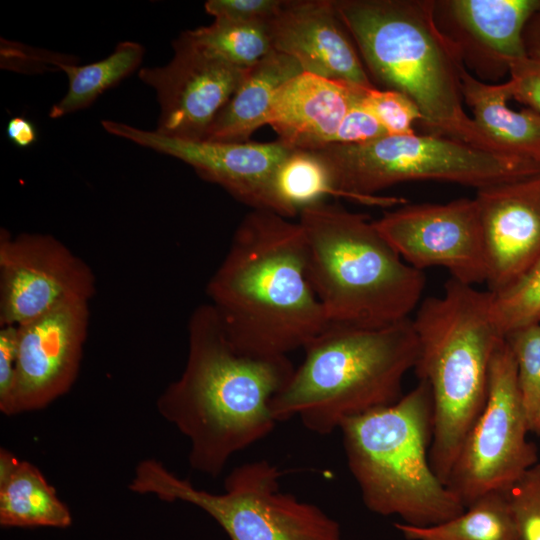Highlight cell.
Masks as SVG:
<instances>
[{
    "mask_svg": "<svg viewBox=\"0 0 540 540\" xmlns=\"http://www.w3.org/2000/svg\"><path fill=\"white\" fill-rule=\"evenodd\" d=\"M207 292L231 344L249 356L288 357L329 324L300 224L272 211L245 215Z\"/></svg>",
    "mask_w": 540,
    "mask_h": 540,
    "instance_id": "cell-1",
    "label": "cell"
},
{
    "mask_svg": "<svg viewBox=\"0 0 540 540\" xmlns=\"http://www.w3.org/2000/svg\"><path fill=\"white\" fill-rule=\"evenodd\" d=\"M188 341L184 371L160 395L157 409L189 440L190 466L216 477L232 456L273 431L271 401L295 367L288 357L237 351L211 305L195 310Z\"/></svg>",
    "mask_w": 540,
    "mask_h": 540,
    "instance_id": "cell-2",
    "label": "cell"
},
{
    "mask_svg": "<svg viewBox=\"0 0 540 540\" xmlns=\"http://www.w3.org/2000/svg\"><path fill=\"white\" fill-rule=\"evenodd\" d=\"M334 3L367 72L387 89L406 95L430 134L502 154L463 108L465 66L436 22L434 0Z\"/></svg>",
    "mask_w": 540,
    "mask_h": 540,
    "instance_id": "cell-3",
    "label": "cell"
},
{
    "mask_svg": "<svg viewBox=\"0 0 540 540\" xmlns=\"http://www.w3.org/2000/svg\"><path fill=\"white\" fill-rule=\"evenodd\" d=\"M304 351L271 412L277 423L298 418L327 435L347 419L398 401L419 343L411 318L378 327L329 323Z\"/></svg>",
    "mask_w": 540,
    "mask_h": 540,
    "instance_id": "cell-4",
    "label": "cell"
},
{
    "mask_svg": "<svg viewBox=\"0 0 540 540\" xmlns=\"http://www.w3.org/2000/svg\"><path fill=\"white\" fill-rule=\"evenodd\" d=\"M493 295L450 279L440 296L421 301L412 319L419 354L415 371L430 387L432 468L447 485L462 444L486 401L490 363L505 338Z\"/></svg>",
    "mask_w": 540,
    "mask_h": 540,
    "instance_id": "cell-5",
    "label": "cell"
},
{
    "mask_svg": "<svg viewBox=\"0 0 540 540\" xmlns=\"http://www.w3.org/2000/svg\"><path fill=\"white\" fill-rule=\"evenodd\" d=\"M298 223L328 323L378 327L410 318L424 273L399 256L368 216L323 201L301 209Z\"/></svg>",
    "mask_w": 540,
    "mask_h": 540,
    "instance_id": "cell-6",
    "label": "cell"
},
{
    "mask_svg": "<svg viewBox=\"0 0 540 540\" xmlns=\"http://www.w3.org/2000/svg\"><path fill=\"white\" fill-rule=\"evenodd\" d=\"M339 431L347 465L371 512L426 527L465 510L430 462L433 403L426 381L391 405L347 419Z\"/></svg>",
    "mask_w": 540,
    "mask_h": 540,
    "instance_id": "cell-7",
    "label": "cell"
},
{
    "mask_svg": "<svg viewBox=\"0 0 540 540\" xmlns=\"http://www.w3.org/2000/svg\"><path fill=\"white\" fill-rule=\"evenodd\" d=\"M313 151L325 161L343 198L382 207L407 202L375 195L402 182L445 181L478 190L540 176V163L430 133L386 135L364 144H330Z\"/></svg>",
    "mask_w": 540,
    "mask_h": 540,
    "instance_id": "cell-8",
    "label": "cell"
},
{
    "mask_svg": "<svg viewBox=\"0 0 540 540\" xmlns=\"http://www.w3.org/2000/svg\"><path fill=\"white\" fill-rule=\"evenodd\" d=\"M282 473L266 460L234 468L223 493L196 488L156 459L140 461L128 488L182 501L214 519L230 540H343L339 523L320 507L280 489Z\"/></svg>",
    "mask_w": 540,
    "mask_h": 540,
    "instance_id": "cell-9",
    "label": "cell"
},
{
    "mask_svg": "<svg viewBox=\"0 0 540 540\" xmlns=\"http://www.w3.org/2000/svg\"><path fill=\"white\" fill-rule=\"evenodd\" d=\"M517 380L516 361L504 338L489 369L486 401L469 430L447 486L465 507L492 492H507L538 462Z\"/></svg>",
    "mask_w": 540,
    "mask_h": 540,
    "instance_id": "cell-10",
    "label": "cell"
},
{
    "mask_svg": "<svg viewBox=\"0 0 540 540\" xmlns=\"http://www.w3.org/2000/svg\"><path fill=\"white\" fill-rule=\"evenodd\" d=\"M373 224L411 267L423 271L440 266L461 283H486L487 261L474 198L444 204H404Z\"/></svg>",
    "mask_w": 540,
    "mask_h": 540,
    "instance_id": "cell-11",
    "label": "cell"
},
{
    "mask_svg": "<svg viewBox=\"0 0 540 540\" xmlns=\"http://www.w3.org/2000/svg\"><path fill=\"white\" fill-rule=\"evenodd\" d=\"M101 124L109 134L185 162L252 209L289 218L275 191L277 171L294 149L284 142L183 140L118 121L102 120Z\"/></svg>",
    "mask_w": 540,
    "mask_h": 540,
    "instance_id": "cell-12",
    "label": "cell"
},
{
    "mask_svg": "<svg viewBox=\"0 0 540 540\" xmlns=\"http://www.w3.org/2000/svg\"><path fill=\"white\" fill-rule=\"evenodd\" d=\"M94 276L50 235L0 236V326H20L73 298L90 299Z\"/></svg>",
    "mask_w": 540,
    "mask_h": 540,
    "instance_id": "cell-13",
    "label": "cell"
},
{
    "mask_svg": "<svg viewBox=\"0 0 540 540\" xmlns=\"http://www.w3.org/2000/svg\"><path fill=\"white\" fill-rule=\"evenodd\" d=\"M88 301L66 300L18 326L16 377L4 415L45 408L70 390L87 335Z\"/></svg>",
    "mask_w": 540,
    "mask_h": 540,
    "instance_id": "cell-14",
    "label": "cell"
},
{
    "mask_svg": "<svg viewBox=\"0 0 540 540\" xmlns=\"http://www.w3.org/2000/svg\"><path fill=\"white\" fill-rule=\"evenodd\" d=\"M164 66L144 67L139 78L152 87L160 105L156 131L183 140H203L247 70L212 57L183 34Z\"/></svg>",
    "mask_w": 540,
    "mask_h": 540,
    "instance_id": "cell-15",
    "label": "cell"
},
{
    "mask_svg": "<svg viewBox=\"0 0 540 540\" xmlns=\"http://www.w3.org/2000/svg\"><path fill=\"white\" fill-rule=\"evenodd\" d=\"M538 9L540 0H441L435 1V19L465 67L497 80L527 56L523 34Z\"/></svg>",
    "mask_w": 540,
    "mask_h": 540,
    "instance_id": "cell-16",
    "label": "cell"
},
{
    "mask_svg": "<svg viewBox=\"0 0 540 540\" xmlns=\"http://www.w3.org/2000/svg\"><path fill=\"white\" fill-rule=\"evenodd\" d=\"M266 26L272 48L295 59L303 72L375 87L334 0H282Z\"/></svg>",
    "mask_w": 540,
    "mask_h": 540,
    "instance_id": "cell-17",
    "label": "cell"
},
{
    "mask_svg": "<svg viewBox=\"0 0 540 540\" xmlns=\"http://www.w3.org/2000/svg\"><path fill=\"white\" fill-rule=\"evenodd\" d=\"M488 291L513 285L540 258V176L477 190Z\"/></svg>",
    "mask_w": 540,
    "mask_h": 540,
    "instance_id": "cell-18",
    "label": "cell"
},
{
    "mask_svg": "<svg viewBox=\"0 0 540 540\" xmlns=\"http://www.w3.org/2000/svg\"><path fill=\"white\" fill-rule=\"evenodd\" d=\"M362 88L303 72L276 90L267 125L294 149L318 150L333 142Z\"/></svg>",
    "mask_w": 540,
    "mask_h": 540,
    "instance_id": "cell-19",
    "label": "cell"
},
{
    "mask_svg": "<svg viewBox=\"0 0 540 540\" xmlns=\"http://www.w3.org/2000/svg\"><path fill=\"white\" fill-rule=\"evenodd\" d=\"M462 96L471 108L481 132L505 155L540 163V113L508 106L512 98L509 82L490 84L473 76L465 67L461 73Z\"/></svg>",
    "mask_w": 540,
    "mask_h": 540,
    "instance_id": "cell-20",
    "label": "cell"
},
{
    "mask_svg": "<svg viewBox=\"0 0 540 540\" xmlns=\"http://www.w3.org/2000/svg\"><path fill=\"white\" fill-rule=\"evenodd\" d=\"M303 73L299 63L287 54L270 51L250 67L241 83L208 128L204 139L219 142H247L267 116L276 90Z\"/></svg>",
    "mask_w": 540,
    "mask_h": 540,
    "instance_id": "cell-21",
    "label": "cell"
},
{
    "mask_svg": "<svg viewBox=\"0 0 540 540\" xmlns=\"http://www.w3.org/2000/svg\"><path fill=\"white\" fill-rule=\"evenodd\" d=\"M69 508L40 470L0 449V525L5 528H67Z\"/></svg>",
    "mask_w": 540,
    "mask_h": 540,
    "instance_id": "cell-22",
    "label": "cell"
},
{
    "mask_svg": "<svg viewBox=\"0 0 540 540\" xmlns=\"http://www.w3.org/2000/svg\"><path fill=\"white\" fill-rule=\"evenodd\" d=\"M395 528L406 540H522L507 492L485 494L439 524L417 527L398 522Z\"/></svg>",
    "mask_w": 540,
    "mask_h": 540,
    "instance_id": "cell-23",
    "label": "cell"
},
{
    "mask_svg": "<svg viewBox=\"0 0 540 540\" xmlns=\"http://www.w3.org/2000/svg\"><path fill=\"white\" fill-rule=\"evenodd\" d=\"M144 48L133 41L117 44L114 51L104 59L86 64L75 65L71 62H59L68 79L66 94L50 109L53 119L77 112L89 107L106 90L120 83L134 72L142 62Z\"/></svg>",
    "mask_w": 540,
    "mask_h": 540,
    "instance_id": "cell-24",
    "label": "cell"
},
{
    "mask_svg": "<svg viewBox=\"0 0 540 540\" xmlns=\"http://www.w3.org/2000/svg\"><path fill=\"white\" fill-rule=\"evenodd\" d=\"M275 191L290 219L327 195L343 198L325 161L313 150H292L277 171Z\"/></svg>",
    "mask_w": 540,
    "mask_h": 540,
    "instance_id": "cell-25",
    "label": "cell"
},
{
    "mask_svg": "<svg viewBox=\"0 0 540 540\" xmlns=\"http://www.w3.org/2000/svg\"><path fill=\"white\" fill-rule=\"evenodd\" d=\"M182 34L206 54L243 69L254 66L273 50L266 24L214 20Z\"/></svg>",
    "mask_w": 540,
    "mask_h": 540,
    "instance_id": "cell-26",
    "label": "cell"
},
{
    "mask_svg": "<svg viewBox=\"0 0 540 540\" xmlns=\"http://www.w3.org/2000/svg\"><path fill=\"white\" fill-rule=\"evenodd\" d=\"M496 323L507 334L540 320V258L513 285L492 294Z\"/></svg>",
    "mask_w": 540,
    "mask_h": 540,
    "instance_id": "cell-27",
    "label": "cell"
},
{
    "mask_svg": "<svg viewBox=\"0 0 540 540\" xmlns=\"http://www.w3.org/2000/svg\"><path fill=\"white\" fill-rule=\"evenodd\" d=\"M517 368V380L530 432L540 408V321L505 336Z\"/></svg>",
    "mask_w": 540,
    "mask_h": 540,
    "instance_id": "cell-28",
    "label": "cell"
},
{
    "mask_svg": "<svg viewBox=\"0 0 540 540\" xmlns=\"http://www.w3.org/2000/svg\"><path fill=\"white\" fill-rule=\"evenodd\" d=\"M361 102L378 119L388 135L414 134L413 124L422 120L417 106L406 95L395 90L363 88Z\"/></svg>",
    "mask_w": 540,
    "mask_h": 540,
    "instance_id": "cell-29",
    "label": "cell"
},
{
    "mask_svg": "<svg viewBox=\"0 0 540 540\" xmlns=\"http://www.w3.org/2000/svg\"><path fill=\"white\" fill-rule=\"evenodd\" d=\"M522 540H540V463L530 467L507 491Z\"/></svg>",
    "mask_w": 540,
    "mask_h": 540,
    "instance_id": "cell-30",
    "label": "cell"
},
{
    "mask_svg": "<svg viewBox=\"0 0 540 540\" xmlns=\"http://www.w3.org/2000/svg\"><path fill=\"white\" fill-rule=\"evenodd\" d=\"M282 0H208L204 4L207 14L214 20L247 24H267Z\"/></svg>",
    "mask_w": 540,
    "mask_h": 540,
    "instance_id": "cell-31",
    "label": "cell"
},
{
    "mask_svg": "<svg viewBox=\"0 0 540 540\" xmlns=\"http://www.w3.org/2000/svg\"><path fill=\"white\" fill-rule=\"evenodd\" d=\"M362 89L339 125L331 144H364L388 135L378 119L361 102Z\"/></svg>",
    "mask_w": 540,
    "mask_h": 540,
    "instance_id": "cell-32",
    "label": "cell"
},
{
    "mask_svg": "<svg viewBox=\"0 0 540 540\" xmlns=\"http://www.w3.org/2000/svg\"><path fill=\"white\" fill-rule=\"evenodd\" d=\"M509 75L512 98L540 113V57L527 55L514 61Z\"/></svg>",
    "mask_w": 540,
    "mask_h": 540,
    "instance_id": "cell-33",
    "label": "cell"
},
{
    "mask_svg": "<svg viewBox=\"0 0 540 540\" xmlns=\"http://www.w3.org/2000/svg\"><path fill=\"white\" fill-rule=\"evenodd\" d=\"M18 351V326H1L0 330V410L11 396L15 377Z\"/></svg>",
    "mask_w": 540,
    "mask_h": 540,
    "instance_id": "cell-34",
    "label": "cell"
},
{
    "mask_svg": "<svg viewBox=\"0 0 540 540\" xmlns=\"http://www.w3.org/2000/svg\"><path fill=\"white\" fill-rule=\"evenodd\" d=\"M6 133L13 144L19 148H28L37 140V129L27 118L12 117L6 126Z\"/></svg>",
    "mask_w": 540,
    "mask_h": 540,
    "instance_id": "cell-35",
    "label": "cell"
},
{
    "mask_svg": "<svg viewBox=\"0 0 540 540\" xmlns=\"http://www.w3.org/2000/svg\"><path fill=\"white\" fill-rule=\"evenodd\" d=\"M523 39L526 54L528 56L540 57V9L528 21Z\"/></svg>",
    "mask_w": 540,
    "mask_h": 540,
    "instance_id": "cell-36",
    "label": "cell"
},
{
    "mask_svg": "<svg viewBox=\"0 0 540 540\" xmlns=\"http://www.w3.org/2000/svg\"><path fill=\"white\" fill-rule=\"evenodd\" d=\"M531 432L540 434V408L531 426Z\"/></svg>",
    "mask_w": 540,
    "mask_h": 540,
    "instance_id": "cell-37",
    "label": "cell"
},
{
    "mask_svg": "<svg viewBox=\"0 0 540 540\" xmlns=\"http://www.w3.org/2000/svg\"><path fill=\"white\" fill-rule=\"evenodd\" d=\"M540 321V320H539Z\"/></svg>",
    "mask_w": 540,
    "mask_h": 540,
    "instance_id": "cell-38",
    "label": "cell"
}]
</instances>
